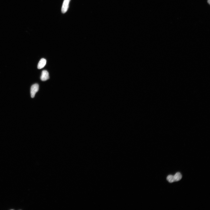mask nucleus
Segmentation results:
<instances>
[{
    "instance_id": "nucleus-1",
    "label": "nucleus",
    "mask_w": 210,
    "mask_h": 210,
    "mask_svg": "<svg viewBox=\"0 0 210 210\" xmlns=\"http://www.w3.org/2000/svg\"><path fill=\"white\" fill-rule=\"evenodd\" d=\"M39 85L37 83L33 85L31 88L30 93L31 97L32 98H34L36 94L38 91Z\"/></svg>"
},
{
    "instance_id": "nucleus-2",
    "label": "nucleus",
    "mask_w": 210,
    "mask_h": 210,
    "mask_svg": "<svg viewBox=\"0 0 210 210\" xmlns=\"http://www.w3.org/2000/svg\"><path fill=\"white\" fill-rule=\"evenodd\" d=\"M71 0H64L61 9L62 12L63 14L65 13L68 10L69 7V4Z\"/></svg>"
},
{
    "instance_id": "nucleus-5",
    "label": "nucleus",
    "mask_w": 210,
    "mask_h": 210,
    "mask_svg": "<svg viewBox=\"0 0 210 210\" xmlns=\"http://www.w3.org/2000/svg\"><path fill=\"white\" fill-rule=\"evenodd\" d=\"M174 176L175 181H180L182 177V175L180 173H176Z\"/></svg>"
},
{
    "instance_id": "nucleus-4",
    "label": "nucleus",
    "mask_w": 210,
    "mask_h": 210,
    "mask_svg": "<svg viewBox=\"0 0 210 210\" xmlns=\"http://www.w3.org/2000/svg\"><path fill=\"white\" fill-rule=\"evenodd\" d=\"M47 61L44 58H42L40 60L37 66V68L39 69H41L44 67L46 65Z\"/></svg>"
},
{
    "instance_id": "nucleus-6",
    "label": "nucleus",
    "mask_w": 210,
    "mask_h": 210,
    "mask_svg": "<svg viewBox=\"0 0 210 210\" xmlns=\"http://www.w3.org/2000/svg\"><path fill=\"white\" fill-rule=\"evenodd\" d=\"M167 179L168 182L170 183H173L175 181L174 176L172 175L168 176L167 177Z\"/></svg>"
},
{
    "instance_id": "nucleus-3",
    "label": "nucleus",
    "mask_w": 210,
    "mask_h": 210,
    "mask_svg": "<svg viewBox=\"0 0 210 210\" xmlns=\"http://www.w3.org/2000/svg\"><path fill=\"white\" fill-rule=\"evenodd\" d=\"M49 78V74L48 71L46 70H43L42 72L41 79L43 81L48 80Z\"/></svg>"
}]
</instances>
